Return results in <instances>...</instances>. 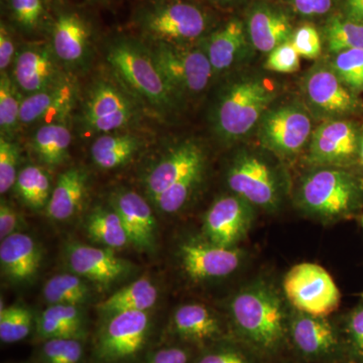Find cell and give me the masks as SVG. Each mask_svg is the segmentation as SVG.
I'll return each instance as SVG.
<instances>
[{
	"instance_id": "6da1fadb",
	"label": "cell",
	"mask_w": 363,
	"mask_h": 363,
	"mask_svg": "<svg viewBox=\"0 0 363 363\" xmlns=\"http://www.w3.org/2000/svg\"><path fill=\"white\" fill-rule=\"evenodd\" d=\"M278 98L276 86L255 73H243L222 85L211 111V125L220 142H240L257 128Z\"/></svg>"
},
{
	"instance_id": "7a4b0ae2",
	"label": "cell",
	"mask_w": 363,
	"mask_h": 363,
	"mask_svg": "<svg viewBox=\"0 0 363 363\" xmlns=\"http://www.w3.org/2000/svg\"><path fill=\"white\" fill-rule=\"evenodd\" d=\"M106 59L119 84L160 116L174 113L183 104L142 40L117 35L107 44Z\"/></svg>"
},
{
	"instance_id": "3957f363",
	"label": "cell",
	"mask_w": 363,
	"mask_h": 363,
	"mask_svg": "<svg viewBox=\"0 0 363 363\" xmlns=\"http://www.w3.org/2000/svg\"><path fill=\"white\" fill-rule=\"evenodd\" d=\"M133 23L150 44L176 45L200 44L217 26L211 11L195 0H145Z\"/></svg>"
},
{
	"instance_id": "277c9868",
	"label": "cell",
	"mask_w": 363,
	"mask_h": 363,
	"mask_svg": "<svg viewBox=\"0 0 363 363\" xmlns=\"http://www.w3.org/2000/svg\"><path fill=\"white\" fill-rule=\"evenodd\" d=\"M230 312L238 335L255 352L274 354L286 342L285 311L271 286L257 284L240 291L231 302Z\"/></svg>"
},
{
	"instance_id": "5b68a950",
	"label": "cell",
	"mask_w": 363,
	"mask_h": 363,
	"mask_svg": "<svg viewBox=\"0 0 363 363\" xmlns=\"http://www.w3.org/2000/svg\"><path fill=\"white\" fill-rule=\"evenodd\" d=\"M363 201V182L350 172L320 167L305 176L298 191V203L319 218L335 219L354 211Z\"/></svg>"
},
{
	"instance_id": "8992f818",
	"label": "cell",
	"mask_w": 363,
	"mask_h": 363,
	"mask_svg": "<svg viewBox=\"0 0 363 363\" xmlns=\"http://www.w3.org/2000/svg\"><path fill=\"white\" fill-rule=\"evenodd\" d=\"M149 47L162 76L182 102L200 96L211 85L214 71L200 44L152 43Z\"/></svg>"
},
{
	"instance_id": "52a82bcc",
	"label": "cell",
	"mask_w": 363,
	"mask_h": 363,
	"mask_svg": "<svg viewBox=\"0 0 363 363\" xmlns=\"http://www.w3.org/2000/svg\"><path fill=\"white\" fill-rule=\"evenodd\" d=\"M227 185L253 207L274 210L281 204L284 186L281 174L269 157L257 150L236 152L226 175Z\"/></svg>"
},
{
	"instance_id": "ba28073f",
	"label": "cell",
	"mask_w": 363,
	"mask_h": 363,
	"mask_svg": "<svg viewBox=\"0 0 363 363\" xmlns=\"http://www.w3.org/2000/svg\"><path fill=\"white\" fill-rule=\"evenodd\" d=\"M138 112L135 98L123 85L101 78L88 90L80 123L85 133L99 136L128 128L135 123Z\"/></svg>"
},
{
	"instance_id": "9c48e42d",
	"label": "cell",
	"mask_w": 363,
	"mask_h": 363,
	"mask_svg": "<svg viewBox=\"0 0 363 363\" xmlns=\"http://www.w3.org/2000/svg\"><path fill=\"white\" fill-rule=\"evenodd\" d=\"M257 130L262 149L281 157H295L311 140L312 114L298 101L272 105Z\"/></svg>"
},
{
	"instance_id": "30bf717a",
	"label": "cell",
	"mask_w": 363,
	"mask_h": 363,
	"mask_svg": "<svg viewBox=\"0 0 363 363\" xmlns=\"http://www.w3.org/2000/svg\"><path fill=\"white\" fill-rule=\"evenodd\" d=\"M97 334L95 357L100 363H128L145 350L152 330L147 312H121L107 316Z\"/></svg>"
},
{
	"instance_id": "8fae6325",
	"label": "cell",
	"mask_w": 363,
	"mask_h": 363,
	"mask_svg": "<svg viewBox=\"0 0 363 363\" xmlns=\"http://www.w3.org/2000/svg\"><path fill=\"white\" fill-rule=\"evenodd\" d=\"M289 302L300 313L327 317L337 310L340 292L329 272L312 262L296 264L283 283Z\"/></svg>"
},
{
	"instance_id": "7c38bea8",
	"label": "cell",
	"mask_w": 363,
	"mask_h": 363,
	"mask_svg": "<svg viewBox=\"0 0 363 363\" xmlns=\"http://www.w3.org/2000/svg\"><path fill=\"white\" fill-rule=\"evenodd\" d=\"M302 92L310 113L324 121L343 119L362 108L357 94L344 85L328 63H318L308 71Z\"/></svg>"
},
{
	"instance_id": "4fadbf2b",
	"label": "cell",
	"mask_w": 363,
	"mask_h": 363,
	"mask_svg": "<svg viewBox=\"0 0 363 363\" xmlns=\"http://www.w3.org/2000/svg\"><path fill=\"white\" fill-rule=\"evenodd\" d=\"M55 56L67 71L83 70L92 56L93 30L82 13L68 7H59L52 13L48 30Z\"/></svg>"
},
{
	"instance_id": "5bb4252c",
	"label": "cell",
	"mask_w": 363,
	"mask_h": 363,
	"mask_svg": "<svg viewBox=\"0 0 363 363\" xmlns=\"http://www.w3.org/2000/svg\"><path fill=\"white\" fill-rule=\"evenodd\" d=\"M360 140L362 135L352 121H323L313 131L308 162L317 167L341 166L359 156Z\"/></svg>"
},
{
	"instance_id": "9a60e30c",
	"label": "cell",
	"mask_w": 363,
	"mask_h": 363,
	"mask_svg": "<svg viewBox=\"0 0 363 363\" xmlns=\"http://www.w3.org/2000/svg\"><path fill=\"white\" fill-rule=\"evenodd\" d=\"M78 96L77 79L70 72H65L50 87L23 98L21 124L66 123L77 104Z\"/></svg>"
},
{
	"instance_id": "2e32d148",
	"label": "cell",
	"mask_w": 363,
	"mask_h": 363,
	"mask_svg": "<svg viewBox=\"0 0 363 363\" xmlns=\"http://www.w3.org/2000/svg\"><path fill=\"white\" fill-rule=\"evenodd\" d=\"M206 167V155L199 143L184 140L164 155L150 169L145 178V193L150 200L164 191L203 171Z\"/></svg>"
},
{
	"instance_id": "e0dca14e",
	"label": "cell",
	"mask_w": 363,
	"mask_h": 363,
	"mask_svg": "<svg viewBox=\"0 0 363 363\" xmlns=\"http://www.w3.org/2000/svg\"><path fill=\"white\" fill-rule=\"evenodd\" d=\"M292 11L272 0H257L250 4L245 20L248 38L255 51L269 54L292 39Z\"/></svg>"
},
{
	"instance_id": "ac0fdd59",
	"label": "cell",
	"mask_w": 363,
	"mask_h": 363,
	"mask_svg": "<svg viewBox=\"0 0 363 363\" xmlns=\"http://www.w3.org/2000/svg\"><path fill=\"white\" fill-rule=\"evenodd\" d=\"M252 205L240 196L218 198L208 209L203 222L208 241L219 247H234L252 226Z\"/></svg>"
},
{
	"instance_id": "d6986e66",
	"label": "cell",
	"mask_w": 363,
	"mask_h": 363,
	"mask_svg": "<svg viewBox=\"0 0 363 363\" xmlns=\"http://www.w3.org/2000/svg\"><path fill=\"white\" fill-rule=\"evenodd\" d=\"M13 66L11 78L26 96L50 87L65 73L49 42L23 45Z\"/></svg>"
},
{
	"instance_id": "ffe728a7",
	"label": "cell",
	"mask_w": 363,
	"mask_h": 363,
	"mask_svg": "<svg viewBox=\"0 0 363 363\" xmlns=\"http://www.w3.org/2000/svg\"><path fill=\"white\" fill-rule=\"evenodd\" d=\"M200 45L211 64L215 76L240 66L253 50L245 20L238 16L217 26Z\"/></svg>"
},
{
	"instance_id": "44dd1931",
	"label": "cell",
	"mask_w": 363,
	"mask_h": 363,
	"mask_svg": "<svg viewBox=\"0 0 363 363\" xmlns=\"http://www.w3.org/2000/svg\"><path fill=\"white\" fill-rule=\"evenodd\" d=\"M65 259L72 272L99 286H111L128 277L131 264L116 257L112 250L72 243L66 247Z\"/></svg>"
},
{
	"instance_id": "7402d4cb",
	"label": "cell",
	"mask_w": 363,
	"mask_h": 363,
	"mask_svg": "<svg viewBox=\"0 0 363 363\" xmlns=\"http://www.w3.org/2000/svg\"><path fill=\"white\" fill-rule=\"evenodd\" d=\"M184 271L195 281L224 278L240 266L242 255L234 247H223L213 243L187 242L180 247Z\"/></svg>"
},
{
	"instance_id": "603a6c76",
	"label": "cell",
	"mask_w": 363,
	"mask_h": 363,
	"mask_svg": "<svg viewBox=\"0 0 363 363\" xmlns=\"http://www.w3.org/2000/svg\"><path fill=\"white\" fill-rule=\"evenodd\" d=\"M111 206L121 216L131 245L152 252L156 247L157 222L147 200L135 191L121 189L112 193Z\"/></svg>"
},
{
	"instance_id": "cb8c5ba5",
	"label": "cell",
	"mask_w": 363,
	"mask_h": 363,
	"mask_svg": "<svg viewBox=\"0 0 363 363\" xmlns=\"http://www.w3.org/2000/svg\"><path fill=\"white\" fill-rule=\"evenodd\" d=\"M289 335L298 352L312 360L329 358L338 347V337L326 317L300 313L289 326Z\"/></svg>"
},
{
	"instance_id": "d4e9b609",
	"label": "cell",
	"mask_w": 363,
	"mask_h": 363,
	"mask_svg": "<svg viewBox=\"0 0 363 363\" xmlns=\"http://www.w3.org/2000/svg\"><path fill=\"white\" fill-rule=\"evenodd\" d=\"M42 260V250L28 234L14 233L0 243L2 274L13 283L32 281L39 274Z\"/></svg>"
},
{
	"instance_id": "484cf974",
	"label": "cell",
	"mask_w": 363,
	"mask_h": 363,
	"mask_svg": "<svg viewBox=\"0 0 363 363\" xmlns=\"http://www.w3.org/2000/svg\"><path fill=\"white\" fill-rule=\"evenodd\" d=\"M88 193V175L85 169L72 168L59 176L45 207L48 217L54 221H66L80 211Z\"/></svg>"
},
{
	"instance_id": "4316f807",
	"label": "cell",
	"mask_w": 363,
	"mask_h": 363,
	"mask_svg": "<svg viewBox=\"0 0 363 363\" xmlns=\"http://www.w3.org/2000/svg\"><path fill=\"white\" fill-rule=\"evenodd\" d=\"M175 335L187 342L207 344L220 337V323L216 316L205 306L188 304L176 310L172 320Z\"/></svg>"
},
{
	"instance_id": "83f0119b",
	"label": "cell",
	"mask_w": 363,
	"mask_h": 363,
	"mask_svg": "<svg viewBox=\"0 0 363 363\" xmlns=\"http://www.w3.org/2000/svg\"><path fill=\"white\" fill-rule=\"evenodd\" d=\"M145 145L142 136L130 131H114L98 136L91 145L92 161L102 169L125 166Z\"/></svg>"
},
{
	"instance_id": "f1b7e54d",
	"label": "cell",
	"mask_w": 363,
	"mask_h": 363,
	"mask_svg": "<svg viewBox=\"0 0 363 363\" xmlns=\"http://www.w3.org/2000/svg\"><path fill=\"white\" fill-rule=\"evenodd\" d=\"M37 333L43 339L85 337V320L79 306L50 305L40 313Z\"/></svg>"
},
{
	"instance_id": "f546056e",
	"label": "cell",
	"mask_w": 363,
	"mask_h": 363,
	"mask_svg": "<svg viewBox=\"0 0 363 363\" xmlns=\"http://www.w3.org/2000/svg\"><path fill=\"white\" fill-rule=\"evenodd\" d=\"M159 291L147 277L124 286L100 303L98 310L107 316L121 312H147L156 305Z\"/></svg>"
},
{
	"instance_id": "4dcf8cb0",
	"label": "cell",
	"mask_w": 363,
	"mask_h": 363,
	"mask_svg": "<svg viewBox=\"0 0 363 363\" xmlns=\"http://www.w3.org/2000/svg\"><path fill=\"white\" fill-rule=\"evenodd\" d=\"M85 229L88 238L102 247L119 250L131 243L121 216L111 206L93 209L86 219Z\"/></svg>"
},
{
	"instance_id": "1f68e13d",
	"label": "cell",
	"mask_w": 363,
	"mask_h": 363,
	"mask_svg": "<svg viewBox=\"0 0 363 363\" xmlns=\"http://www.w3.org/2000/svg\"><path fill=\"white\" fill-rule=\"evenodd\" d=\"M71 143L72 133L66 123H47L35 131L30 145L43 164L56 168L68 157Z\"/></svg>"
},
{
	"instance_id": "d6a6232c",
	"label": "cell",
	"mask_w": 363,
	"mask_h": 363,
	"mask_svg": "<svg viewBox=\"0 0 363 363\" xmlns=\"http://www.w3.org/2000/svg\"><path fill=\"white\" fill-rule=\"evenodd\" d=\"M11 26L26 35L49 30L52 14L49 0H4Z\"/></svg>"
},
{
	"instance_id": "836d02e7",
	"label": "cell",
	"mask_w": 363,
	"mask_h": 363,
	"mask_svg": "<svg viewBox=\"0 0 363 363\" xmlns=\"http://www.w3.org/2000/svg\"><path fill=\"white\" fill-rule=\"evenodd\" d=\"M322 40L332 55L363 49V25L347 20L342 14H331L322 28Z\"/></svg>"
},
{
	"instance_id": "e575fe53",
	"label": "cell",
	"mask_w": 363,
	"mask_h": 363,
	"mask_svg": "<svg viewBox=\"0 0 363 363\" xmlns=\"http://www.w3.org/2000/svg\"><path fill=\"white\" fill-rule=\"evenodd\" d=\"M84 279L74 272L52 277L43 288L45 302L50 305L84 304L90 297V289Z\"/></svg>"
},
{
	"instance_id": "d590c367",
	"label": "cell",
	"mask_w": 363,
	"mask_h": 363,
	"mask_svg": "<svg viewBox=\"0 0 363 363\" xmlns=\"http://www.w3.org/2000/svg\"><path fill=\"white\" fill-rule=\"evenodd\" d=\"M14 188L21 199L35 210L47 207L51 198L49 175L44 169L35 164H28L21 169Z\"/></svg>"
},
{
	"instance_id": "8d00e7d4",
	"label": "cell",
	"mask_w": 363,
	"mask_h": 363,
	"mask_svg": "<svg viewBox=\"0 0 363 363\" xmlns=\"http://www.w3.org/2000/svg\"><path fill=\"white\" fill-rule=\"evenodd\" d=\"M23 92L7 72L0 76V130L1 136L13 140L21 124Z\"/></svg>"
},
{
	"instance_id": "74e56055",
	"label": "cell",
	"mask_w": 363,
	"mask_h": 363,
	"mask_svg": "<svg viewBox=\"0 0 363 363\" xmlns=\"http://www.w3.org/2000/svg\"><path fill=\"white\" fill-rule=\"evenodd\" d=\"M33 313L28 308L11 306L0 310V340L11 344L20 342L33 330Z\"/></svg>"
},
{
	"instance_id": "f35d334b",
	"label": "cell",
	"mask_w": 363,
	"mask_h": 363,
	"mask_svg": "<svg viewBox=\"0 0 363 363\" xmlns=\"http://www.w3.org/2000/svg\"><path fill=\"white\" fill-rule=\"evenodd\" d=\"M328 65L355 94L363 90V49L347 50L333 55Z\"/></svg>"
},
{
	"instance_id": "ab89813d",
	"label": "cell",
	"mask_w": 363,
	"mask_h": 363,
	"mask_svg": "<svg viewBox=\"0 0 363 363\" xmlns=\"http://www.w3.org/2000/svg\"><path fill=\"white\" fill-rule=\"evenodd\" d=\"M204 172L205 169H203L188 177L181 183L177 184L164 191L161 195L155 197L152 199V202L162 213H176L187 204L191 196L194 194L197 188L201 185Z\"/></svg>"
},
{
	"instance_id": "60d3db41",
	"label": "cell",
	"mask_w": 363,
	"mask_h": 363,
	"mask_svg": "<svg viewBox=\"0 0 363 363\" xmlns=\"http://www.w3.org/2000/svg\"><path fill=\"white\" fill-rule=\"evenodd\" d=\"M83 339H45L39 353L40 363H82L84 357Z\"/></svg>"
},
{
	"instance_id": "b9f144b4",
	"label": "cell",
	"mask_w": 363,
	"mask_h": 363,
	"mask_svg": "<svg viewBox=\"0 0 363 363\" xmlns=\"http://www.w3.org/2000/svg\"><path fill=\"white\" fill-rule=\"evenodd\" d=\"M21 152L18 143L11 138H0V193L9 192L18 179Z\"/></svg>"
},
{
	"instance_id": "7bdbcfd3",
	"label": "cell",
	"mask_w": 363,
	"mask_h": 363,
	"mask_svg": "<svg viewBox=\"0 0 363 363\" xmlns=\"http://www.w3.org/2000/svg\"><path fill=\"white\" fill-rule=\"evenodd\" d=\"M291 43L298 56L307 60L319 58L323 49L321 33L312 23H303L296 28Z\"/></svg>"
},
{
	"instance_id": "ee69618b",
	"label": "cell",
	"mask_w": 363,
	"mask_h": 363,
	"mask_svg": "<svg viewBox=\"0 0 363 363\" xmlns=\"http://www.w3.org/2000/svg\"><path fill=\"white\" fill-rule=\"evenodd\" d=\"M301 57L298 56L292 43L279 45L267 54L264 68L267 71L281 74H291L298 71L301 66Z\"/></svg>"
},
{
	"instance_id": "f6af8a7d",
	"label": "cell",
	"mask_w": 363,
	"mask_h": 363,
	"mask_svg": "<svg viewBox=\"0 0 363 363\" xmlns=\"http://www.w3.org/2000/svg\"><path fill=\"white\" fill-rule=\"evenodd\" d=\"M289 9L304 20L330 16L340 0H286Z\"/></svg>"
},
{
	"instance_id": "bcb514c9",
	"label": "cell",
	"mask_w": 363,
	"mask_h": 363,
	"mask_svg": "<svg viewBox=\"0 0 363 363\" xmlns=\"http://www.w3.org/2000/svg\"><path fill=\"white\" fill-rule=\"evenodd\" d=\"M195 363H255L252 355L235 345H223L205 351Z\"/></svg>"
},
{
	"instance_id": "7dc6e473",
	"label": "cell",
	"mask_w": 363,
	"mask_h": 363,
	"mask_svg": "<svg viewBox=\"0 0 363 363\" xmlns=\"http://www.w3.org/2000/svg\"><path fill=\"white\" fill-rule=\"evenodd\" d=\"M13 26L2 21L0 25V71L6 72L9 66L13 65L16 56Z\"/></svg>"
},
{
	"instance_id": "c3c4849f",
	"label": "cell",
	"mask_w": 363,
	"mask_h": 363,
	"mask_svg": "<svg viewBox=\"0 0 363 363\" xmlns=\"http://www.w3.org/2000/svg\"><path fill=\"white\" fill-rule=\"evenodd\" d=\"M23 226V218L13 205L6 200L1 199L0 203V238H9L14 233H20Z\"/></svg>"
},
{
	"instance_id": "681fc988",
	"label": "cell",
	"mask_w": 363,
	"mask_h": 363,
	"mask_svg": "<svg viewBox=\"0 0 363 363\" xmlns=\"http://www.w3.org/2000/svg\"><path fill=\"white\" fill-rule=\"evenodd\" d=\"M191 351L181 346H169L152 352L145 363H190Z\"/></svg>"
},
{
	"instance_id": "f907efd6",
	"label": "cell",
	"mask_w": 363,
	"mask_h": 363,
	"mask_svg": "<svg viewBox=\"0 0 363 363\" xmlns=\"http://www.w3.org/2000/svg\"><path fill=\"white\" fill-rule=\"evenodd\" d=\"M348 333L355 350L363 355V308L355 310L348 320Z\"/></svg>"
},
{
	"instance_id": "816d5d0a",
	"label": "cell",
	"mask_w": 363,
	"mask_h": 363,
	"mask_svg": "<svg viewBox=\"0 0 363 363\" xmlns=\"http://www.w3.org/2000/svg\"><path fill=\"white\" fill-rule=\"evenodd\" d=\"M339 6L344 18L363 25V0H340Z\"/></svg>"
},
{
	"instance_id": "f5cc1de1",
	"label": "cell",
	"mask_w": 363,
	"mask_h": 363,
	"mask_svg": "<svg viewBox=\"0 0 363 363\" xmlns=\"http://www.w3.org/2000/svg\"><path fill=\"white\" fill-rule=\"evenodd\" d=\"M208 1L210 4H214V6L226 9V7H231L235 6V4H240L242 0H208Z\"/></svg>"
},
{
	"instance_id": "db71d44e",
	"label": "cell",
	"mask_w": 363,
	"mask_h": 363,
	"mask_svg": "<svg viewBox=\"0 0 363 363\" xmlns=\"http://www.w3.org/2000/svg\"><path fill=\"white\" fill-rule=\"evenodd\" d=\"M358 157H359L360 162H362L363 164V131L362 133V140H360L359 156Z\"/></svg>"
},
{
	"instance_id": "11a10c76",
	"label": "cell",
	"mask_w": 363,
	"mask_h": 363,
	"mask_svg": "<svg viewBox=\"0 0 363 363\" xmlns=\"http://www.w3.org/2000/svg\"><path fill=\"white\" fill-rule=\"evenodd\" d=\"M85 1L90 2V4H101V2L106 1V0H85Z\"/></svg>"
},
{
	"instance_id": "9f6ffc18",
	"label": "cell",
	"mask_w": 363,
	"mask_h": 363,
	"mask_svg": "<svg viewBox=\"0 0 363 363\" xmlns=\"http://www.w3.org/2000/svg\"><path fill=\"white\" fill-rule=\"evenodd\" d=\"M360 221H362V228H363V215L362 216V219H360Z\"/></svg>"
}]
</instances>
